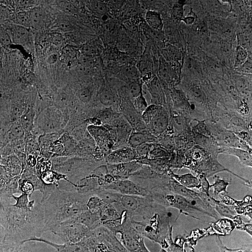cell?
I'll list each match as a JSON object with an SVG mask.
<instances>
[{
  "instance_id": "1",
  "label": "cell",
  "mask_w": 252,
  "mask_h": 252,
  "mask_svg": "<svg viewBox=\"0 0 252 252\" xmlns=\"http://www.w3.org/2000/svg\"><path fill=\"white\" fill-rule=\"evenodd\" d=\"M131 229L113 215H97L73 233L69 252H129Z\"/></svg>"
},
{
  "instance_id": "2",
  "label": "cell",
  "mask_w": 252,
  "mask_h": 252,
  "mask_svg": "<svg viewBox=\"0 0 252 252\" xmlns=\"http://www.w3.org/2000/svg\"><path fill=\"white\" fill-rule=\"evenodd\" d=\"M22 75L28 86L45 89L57 79L58 64L54 55L37 49L28 50L22 56Z\"/></svg>"
},
{
  "instance_id": "3",
  "label": "cell",
  "mask_w": 252,
  "mask_h": 252,
  "mask_svg": "<svg viewBox=\"0 0 252 252\" xmlns=\"http://www.w3.org/2000/svg\"><path fill=\"white\" fill-rule=\"evenodd\" d=\"M59 24L62 54L69 58H79L85 54L91 39L90 25L80 15H70Z\"/></svg>"
},
{
  "instance_id": "4",
  "label": "cell",
  "mask_w": 252,
  "mask_h": 252,
  "mask_svg": "<svg viewBox=\"0 0 252 252\" xmlns=\"http://www.w3.org/2000/svg\"><path fill=\"white\" fill-rule=\"evenodd\" d=\"M72 228L64 218H53L46 227L38 244L43 252H69Z\"/></svg>"
},
{
  "instance_id": "5",
  "label": "cell",
  "mask_w": 252,
  "mask_h": 252,
  "mask_svg": "<svg viewBox=\"0 0 252 252\" xmlns=\"http://www.w3.org/2000/svg\"><path fill=\"white\" fill-rule=\"evenodd\" d=\"M143 206V200L138 190L129 185H123L115 189L110 207L113 215L121 219H131L137 215Z\"/></svg>"
},
{
  "instance_id": "6",
  "label": "cell",
  "mask_w": 252,
  "mask_h": 252,
  "mask_svg": "<svg viewBox=\"0 0 252 252\" xmlns=\"http://www.w3.org/2000/svg\"><path fill=\"white\" fill-rule=\"evenodd\" d=\"M201 205L212 212L224 210L229 204V195L223 184L214 178L204 181L199 189Z\"/></svg>"
},
{
  "instance_id": "7",
  "label": "cell",
  "mask_w": 252,
  "mask_h": 252,
  "mask_svg": "<svg viewBox=\"0 0 252 252\" xmlns=\"http://www.w3.org/2000/svg\"><path fill=\"white\" fill-rule=\"evenodd\" d=\"M33 40L36 49L51 55L62 54L59 24L43 23L34 27Z\"/></svg>"
},
{
  "instance_id": "8",
  "label": "cell",
  "mask_w": 252,
  "mask_h": 252,
  "mask_svg": "<svg viewBox=\"0 0 252 252\" xmlns=\"http://www.w3.org/2000/svg\"><path fill=\"white\" fill-rule=\"evenodd\" d=\"M154 193L163 205L175 207L179 205L183 198L184 184L179 177L167 175L155 182Z\"/></svg>"
},
{
  "instance_id": "9",
  "label": "cell",
  "mask_w": 252,
  "mask_h": 252,
  "mask_svg": "<svg viewBox=\"0 0 252 252\" xmlns=\"http://www.w3.org/2000/svg\"><path fill=\"white\" fill-rule=\"evenodd\" d=\"M125 107L129 117L135 120H144L153 114L154 103L144 92L136 90L126 95Z\"/></svg>"
},
{
  "instance_id": "10",
  "label": "cell",
  "mask_w": 252,
  "mask_h": 252,
  "mask_svg": "<svg viewBox=\"0 0 252 252\" xmlns=\"http://www.w3.org/2000/svg\"><path fill=\"white\" fill-rule=\"evenodd\" d=\"M227 228L224 222L217 218H211L203 221L198 227L197 236L205 246H217L222 243L226 238Z\"/></svg>"
},
{
  "instance_id": "11",
  "label": "cell",
  "mask_w": 252,
  "mask_h": 252,
  "mask_svg": "<svg viewBox=\"0 0 252 252\" xmlns=\"http://www.w3.org/2000/svg\"><path fill=\"white\" fill-rule=\"evenodd\" d=\"M156 123L160 131L173 135L179 134L188 126V121L182 111L166 107L159 111Z\"/></svg>"
},
{
  "instance_id": "12",
  "label": "cell",
  "mask_w": 252,
  "mask_h": 252,
  "mask_svg": "<svg viewBox=\"0 0 252 252\" xmlns=\"http://www.w3.org/2000/svg\"><path fill=\"white\" fill-rule=\"evenodd\" d=\"M182 15L189 26L197 28H207L212 23L211 10L196 2L185 3L182 8Z\"/></svg>"
},
{
  "instance_id": "13",
  "label": "cell",
  "mask_w": 252,
  "mask_h": 252,
  "mask_svg": "<svg viewBox=\"0 0 252 252\" xmlns=\"http://www.w3.org/2000/svg\"><path fill=\"white\" fill-rule=\"evenodd\" d=\"M118 13L128 25L139 28L149 27L152 19V15L142 4L124 3L119 7Z\"/></svg>"
},
{
  "instance_id": "14",
  "label": "cell",
  "mask_w": 252,
  "mask_h": 252,
  "mask_svg": "<svg viewBox=\"0 0 252 252\" xmlns=\"http://www.w3.org/2000/svg\"><path fill=\"white\" fill-rule=\"evenodd\" d=\"M101 84L113 94H124L129 86V76L123 68L111 66L101 74Z\"/></svg>"
},
{
  "instance_id": "15",
  "label": "cell",
  "mask_w": 252,
  "mask_h": 252,
  "mask_svg": "<svg viewBox=\"0 0 252 252\" xmlns=\"http://www.w3.org/2000/svg\"><path fill=\"white\" fill-rule=\"evenodd\" d=\"M116 57L120 60L135 65L142 64L147 61V52L144 48L133 41H124L116 45Z\"/></svg>"
},
{
  "instance_id": "16",
  "label": "cell",
  "mask_w": 252,
  "mask_h": 252,
  "mask_svg": "<svg viewBox=\"0 0 252 252\" xmlns=\"http://www.w3.org/2000/svg\"><path fill=\"white\" fill-rule=\"evenodd\" d=\"M24 82L20 68L6 57L1 60V85L6 90H18Z\"/></svg>"
},
{
  "instance_id": "17",
  "label": "cell",
  "mask_w": 252,
  "mask_h": 252,
  "mask_svg": "<svg viewBox=\"0 0 252 252\" xmlns=\"http://www.w3.org/2000/svg\"><path fill=\"white\" fill-rule=\"evenodd\" d=\"M177 247L180 251L188 252H202L205 244L197 235H184L177 240Z\"/></svg>"
},
{
  "instance_id": "18",
  "label": "cell",
  "mask_w": 252,
  "mask_h": 252,
  "mask_svg": "<svg viewBox=\"0 0 252 252\" xmlns=\"http://www.w3.org/2000/svg\"><path fill=\"white\" fill-rule=\"evenodd\" d=\"M115 112L111 108H103L95 114L94 123L98 128H108L114 123Z\"/></svg>"
},
{
  "instance_id": "19",
  "label": "cell",
  "mask_w": 252,
  "mask_h": 252,
  "mask_svg": "<svg viewBox=\"0 0 252 252\" xmlns=\"http://www.w3.org/2000/svg\"><path fill=\"white\" fill-rule=\"evenodd\" d=\"M21 252H43L39 244L38 243H31L27 244V245H24L23 250Z\"/></svg>"
},
{
  "instance_id": "20",
  "label": "cell",
  "mask_w": 252,
  "mask_h": 252,
  "mask_svg": "<svg viewBox=\"0 0 252 252\" xmlns=\"http://www.w3.org/2000/svg\"><path fill=\"white\" fill-rule=\"evenodd\" d=\"M245 145L249 149L250 152L252 153V131H251L245 137Z\"/></svg>"
},
{
  "instance_id": "21",
  "label": "cell",
  "mask_w": 252,
  "mask_h": 252,
  "mask_svg": "<svg viewBox=\"0 0 252 252\" xmlns=\"http://www.w3.org/2000/svg\"><path fill=\"white\" fill-rule=\"evenodd\" d=\"M179 252H182V251H179Z\"/></svg>"
}]
</instances>
